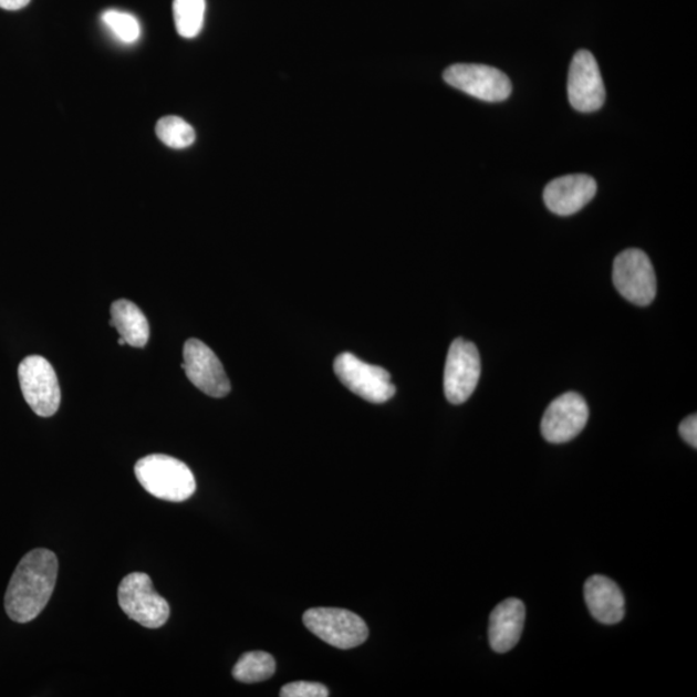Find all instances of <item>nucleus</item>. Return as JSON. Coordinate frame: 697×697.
<instances>
[{"label": "nucleus", "instance_id": "9", "mask_svg": "<svg viewBox=\"0 0 697 697\" xmlns=\"http://www.w3.org/2000/svg\"><path fill=\"white\" fill-rule=\"evenodd\" d=\"M444 77L451 87L487 103H500L511 93L509 77L492 66L456 64L446 70Z\"/></svg>", "mask_w": 697, "mask_h": 697}, {"label": "nucleus", "instance_id": "24", "mask_svg": "<svg viewBox=\"0 0 697 697\" xmlns=\"http://www.w3.org/2000/svg\"><path fill=\"white\" fill-rule=\"evenodd\" d=\"M118 343L119 345H127L126 340H124L123 337L119 339Z\"/></svg>", "mask_w": 697, "mask_h": 697}, {"label": "nucleus", "instance_id": "18", "mask_svg": "<svg viewBox=\"0 0 697 697\" xmlns=\"http://www.w3.org/2000/svg\"><path fill=\"white\" fill-rule=\"evenodd\" d=\"M206 0H174V19L177 33L196 38L204 28Z\"/></svg>", "mask_w": 697, "mask_h": 697}, {"label": "nucleus", "instance_id": "8", "mask_svg": "<svg viewBox=\"0 0 697 697\" xmlns=\"http://www.w3.org/2000/svg\"><path fill=\"white\" fill-rule=\"evenodd\" d=\"M480 377V356L470 341L456 339L447 354L444 387L452 405H461L475 393Z\"/></svg>", "mask_w": 697, "mask_h": 697}, {"label": "nucleus", "instance_id": "2", "mask_svg": "<svg viewBox=\"0 0 697 697\" xmlns=\"http://www.w3.org/2000/svg\"><path fill=\"white\" fill-rule=\"evenodd\" d=\"M135 475L139 485L160 500L183 502L197 490L188 465L167 455L154 454L138 460Z\"/></svg>", "mask_w": 697, "mask_h": 697}, {"label": "nucleus", "instance_id": "10", "mask_svg": "<svg viewBox=\"0 0 697 697\" xmlns=\"http://www.w3.org/2000/svg\"><path fill=\"white\" fill-rule=\"evenodd\" d=\"M186 376L200 392L214 398H222L230 393L231 386L227 372L217 355L198 339L186 341L184 363Z\"/></svg>", "mask_w": 697, "mask_h": 697}, {"label": "nucleus", "instance_id": "19", "mask_svg": "<svg viewBox=\"0 0 697 697\" xmlns=\"http://www.w3.org/2000/svg\"><path fill=\"white\" fill-rule=\"evenodd\" d=\"M160 142L173 149H185L196 142V131L178 116H165L155 127Z\"/></svg>", "mask_w": 697, "mask_h": 697}, {"label": "nucleus", "instance_id": "6", "mask_svg": "<svg viewBox=\"0 0 697 697\" xmlns=\"http://www.w3.org/2000/svg\"><path fill=\"white\" fill-rule=\"evenodd\" d=\"M612 279L620 294L638 306H647L656 298V274L648 256L631 248L614 261Z\"/></svg>", "mask_w": 697, "mask_h": 697}, {"label": "nucleus", "instance_id": "15", "mask_svg": "<svg viewBox=\"0 0 697 697\" xmlns=\"http://www.w3.org/2000/svg\"><path fill=\"white\" fill-rule=\"evenodd\" d=\"M585 602L595 620L606 625L622 622L625 614V600L620 587L611 579L594 575L584 586Z\"/></svg>", "mask_w": 697, "mask_h": 697}, {"label": "nucleus", "instance_id": "21", "mask_svg": "<svg viewBox=\"0 0 697 697\" xmlns=\"http://www.w3.org/2000/svg\"><path fill=\"white\" fill-rule=\"evenodd\" d=\"M282 697H327L329 688L316 682H292L281 689Z\"/></svg>", "mask_w": 697, "mask_h": 697}, {"label": "nucleus", "instance_id": "16", "mask_svg": "<svg viewBox=\"0 0 697 697\" xmlns=\"http://www.w3.org/2000/svg\"><path fill=\"white\" fill-rule=\"evenodd\" d=\"M111 325L118 331L127 345L144 347L149 341L150 327L146 316L134 302L128 300L115 301L112 305Z\"/></svg>", "mask_w": 697, "mask_h": 697}, {"label": "nucleus", "instance_id": "20", "mask_svg": "<svg viewBox=\"0 0 697 697\" xmlns=\"http://www.w3.org/2000/svg\"><path fill=\"white\" fill-rule=\"evenodd\" d=\"M103 21L123 43H135L138 41L139 34H142L138 20L131 13L108 10L103 13Z\"/></svg>", "mask_w": 697, "mask_h": 697}, {"label": "nucleus", "instance_id": "12", "mask_svg": "<svg viewBox=\"0 0 697 697\" xmlns=\"http://www.w3.org/2000/svg\"><path fill=\"white\" fill-rule=\"evenodd\" d=\"M587 418L585 399L578 393H564L547 408L541 422L542 437L550 444H565L583 431Z\"/></svg>", "mask_w": 697, "mask_h": 697}, {"label": "nucleus", "instance_id": "23", "mask_svg": "<svg viewBox=\"0 0 697 697\" xmlns=\"http://www.w3.org/2000/svg\"><path fill=\"white\" fill-rule=\"evenodd\" d=\"M30 0H0V8L6 11H19L25 8Z\"/></svg>", "mask_w": 697, "mask_h": 697}, {"label": "nucleus", "instance_id": "3", "mask_svg": "<svg viewBox=\"0 0 697 697\" xmlns=\"http://www.w3.org/2000/svg\"><path fill=\"white\" fill-rule=\"evenodd\" d=\"M119 606L131 620L158 630L169 617V604L155 591L150 576L143 572L129 573L118 587Z\"/></svg>", "mask_w": 697, "mask_h": 697}, {"label": "nucleus", "instance_id": "11", "mask_svg": "<svg viewBox=\"0 0 697 697\" xmlns=\"http://www.w3.org/2000/svg\"><path fill=\"white\" fill-rule=\"evenodd\" d=\"M570 104L581 113L600 111L606 100V90L600 66L592 52L579 51L573 56L568 82Z\"/></svg>", "mask_w": 697, "mask_h": 697}, {"label": "nucleus", "instance_id": "1", "mask_svg": "<svg viewBox=\"0 0 697 697\" xmlns=\"http://www.w3.org/2000/svg\"><path fill=\"white\" fill-rule=\"evenodd\" d=\"M59 561L46 549L31 550L15 568L4 596L7 615L25 624L41 614L56 586Z\"/></svg>", "mask_w": 697, "mask_h": 697}, {"label": "nucleus", "instance_id": "14", "mask_svg": "<svg viewBox=\"0 0 697 697\" xmlns=\"http://www.w3.org/2000/svg\"><path fill=\"white\" fill-rule=\"evenodd\" d=\"M526 607L522 601L508 599L496 606L488 625V639L496 653L506 654L518 645L523 632Z\"/></svg>", "mask_w": 697, "mask_h": 697}, {"label": "nucleus", "instance_id": "17", "mask_svg": "<svg viewBox=\"0 0 697 697\" xmlns=\"http://www.w3.org/2000/svg\"><path fill=\"white\" fill-rule=\"evenodd\" d=\"M274 657L263 651H252L239 658L232 669V677L242 684H258L274 676Z\"/></svg>", "mask_w": 697, "mask_h": 697}, {"label": "nucleus", "instance_id": "13", "mask_svg": "<svg viewBox=\"0 0 697 697\" xmlns=\"http://www.w3.org/2000/svg\"><path fill=\"white\" fill-rule=\"evenodd\" d=\"M596 183L589 175H568L550 181L544 190L547 207L555 215L570 216L595 197Z\"/></svg>", "mask_w": 697, "mask_h": 697}, {"label": "nucleus", "instance_id": "22", "mask_svg": "<svg viewBox=\"0 0 697 697\" xmlns=\"http://www.w3.org/2000/svg\"><path fill=\"white\" fill-rule=\"evenodd\" d=\"M679 434L687 444L694 448H697V416L691 415L685 418L679 424Z\"/></svg>", "mask_w": 697, "mask_h": 697}, {"label": "nucleus", "instance_id": "4", "mask_svg": "<svg viewBox=\"0 0 697 697\" xmlns=\"http://www.w3.org/2000/svg\"><path fill=\"white\" fill-rule=\"evenodd\" d=\"M308 631L340 649L363 645L368 638V626L363 618L344 608L318 607L304 614Z\"/></svg>", "mask_w": 697, "mask_h": 697}, {"label": "nucleus", "instance_id": "7", "mask_svg": "<svg viewBox=\"0 0 697 697\" xmlns=\"http://www.w3.org/2000/svg\"><path fill=\"white\" fill-rule=\"evenodd\" d=\"M333 368L340 382L364 400L385 403L394 397L395 386L389 372L363 362L352 353L340 354Z\"/></svg>", "mask_w": 697, "mask_h": 697}, {"label": "nucleus", "instance_id": "5", "mask_svg": "<svg viewBox=\"0 0 697 697\" xmlns=\"http://www.w3.org/2000/svg\"><path fill=\"white\" fill-rule=\"evenodd\" d=\"M23 398L38 416L51 417L58 413L61 392L52 364L39 355L27 356L19 366Z\"/></svg>", "mask_w": 697, "mask_h": 697}]
</instances>
